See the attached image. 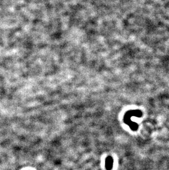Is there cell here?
Returning a JSON list of instances; mask_svg holds the SVG:
<instances>
[{
	"label": "cell",
	"mask_w": 169,
	"mask_h": 170,
	"mask_svg": "<svg viewBox=\"0 0 169 170\" xmlns=\"http://www.w3.org/2000/svg\"><path fill=\"white\" fill-rule=\"evenodd\" d=\"M112 159V157H108L107 159L105 161V166L106 168H107L108 170H110L112 168V164H110V162L112 161V160H111Z\"/></svg>",
	"instance_id": "cell-1"
}]
</instances>
